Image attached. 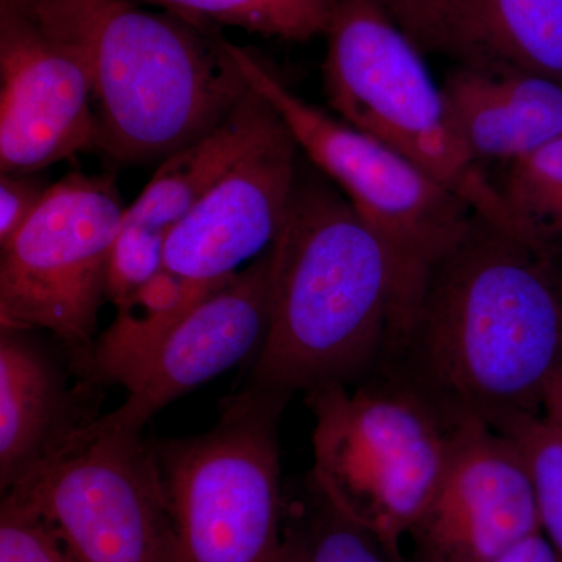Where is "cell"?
<instances>
[{"label": "cell", "mask_w": 562, "mask_h": 562, "mask_svg": "<svg viewBox=\"0 0 562 562\" xmlns=\"http://www.w3.org/2000/svg\"><path fill=\"white\" fill-rule=\"evenodd\" d=\"M562 357V284L552 262L476 216L432 271L382 369L402 376L452 424L508 432L541 417Z\"/></svg>", "instance_id": "6da1fadb"}, {"label": "cell", "mask_w": 562, "mask_h": 562, "mask_svg": "<svg viewBox=\"0 0 562 562\" xmlns=\"http://www.w3.org/2000/svg\"><path fill=\"white\" fill-rule=\"evenodd\" d=\"M271 255L268 335L249 384L306 394L380 371L398 338L390 251L316 169H299Z\"/></svg>", "instance_id": "7a4b0ae2"}, {"label": "cell", "mask_w": 562, "mask_h": 562, "mask_svg": "<svg viewBox=\"0 0 562 562\" xmlns=\"http://www.w3.org/2000/svg\"><path fill=\"white\" fill-rule=\"evenodd\" d=\"M83 55L98 150L122 165L161 161L213 131L249 95L217 31L132 0H31Z\"/></svg>", "instance_id": "3957f363"}, {"label": "cell", "mask_w": 562, "mask_h": 562, "mask_svg": "<svg viewBox=\"0 0 562 562\" xmlns=\"http://www.w3.org/2000/svg\"><path fill=\"white\" fill-rule=\"evenodd\" d=\"M310 480L351 520L403 558L402 546L441 483L458 425L394 372L306 392Z\"/></svg>", "instance_id": "277c9868"}, {"label": "cell", "mask_w": 562, "mask_h": 562, "mask_svg": "<svg viewBox=\"0 0 562 562\" xmlns=\"http://www.w3.org/2000/svg\"><path fill=\"white\" fill-rule=\"evenodd\" d=\"M325 38L322 77L336 117L414 162L476 216L520 238L497 184L454 127L424 52L379 0H336Z\"/></svg>", "instance_id": "5b68a950"}, {"label": "cell", "mask_w": 562, "mask_h": 562, "mask_svg": "<svg viewBox=\"0 0 562 562\" xmlns=\"http://www.w3.org/2000/svg\"><path fill=\"white\" fill-rule=\"evenodd\" d=\"M225 47L310 165L342 192L390 251L401 342L432 271L471 231L475 211L391 147L303 101L257 55L231 41Z\"/></svg>", "instance_id": "8992f818"}, {"label": "cell", "mask_w": 562, "mask_h": 562, "mask_svg": "<svg viewBox=\"0 0 562 562\" xmlns=\"http://www.w3.org/2000/svg\"><path fill=\"white\" fill-rule=\"evenodd\" d=\"M292 395L247 383L209 431L154 442L181 562H280L284 495L279 427Z\"/></svg>", "instance_id": "52a82bcc"}, {"label": "cell", "mask_w": 562, "mask_h": 562, "mask_svg": "<svg viewBox=\"0 0 562 562\" xmlns=\"http://www.w3.org/2000/svg\"><path fill=\"white\" fill-rule=\"evenodd\" d=\"M38 513L77 562H181L154 442L98 424L7 494Z\"/></svg>", "instance_id": "ba28073f"}, {"label": "cell", "mask_w": 562, "mask_h": 562, "mask_svg": "<svg viewBox=\"0 0 562 562\" xmlns=\"http://www.w3.org/2000/svg\"><path fill=\"white\" fill-rule=\"evenodd\" d=\"M116 181L69 172L0 247V327L49 333L90 353L106 301L111 249L125 220Z\"/></svg>", "instance_id": "9c48e42d"}, {"label": "cell", "mask_w": 562, "mask_h": 562, "mask_svg": "<svg viewBox=\"0 0 562 562\" xmlns=\"http://www.w3.org/2000/svg\"><path fill=\"white\" fill-rule=\"evenodd\" d=\"M98 138L83 55L31 0H0V172H43Z\"/></svg>", "instance_id": "30bf717a"}, {"label": "cell", "mask_w": 562, "mask_h": 562, "mask_svg": "<svg viewBox=\"0 0 562 562\" xmlns=\"http://www.w3.org/2000/svg\"><path fill=\"white\" fill-rule=\"evenodd\" d=\"M536 532L538 497L519 441L487 425H461L441 483L409 535L414 562H491Z\"/></svg>", "instance_id": "8fae6325"}, {"label": "cell", "mask_w": 562, "mask_h": 562, "mask_svg": "<svg viewBox=\"0 0 562 562\" xmlns=\"http://www.w3.org/2000/svg\"><path fill=\"white\" fill-rule=\"evenodd\" d=\"M271 249L236 272L183 317L122 376L127 398L102 414L109 430L143 432L169 403L228 369L257 358L271 312Z\"/></svg>", "instance_id": "7c38bea8"}, {"label": "cell", "mask_w": 562, "mask_h": 562, "mask_svg": "<svg viewBox=\"0 0 562 562\" xmlns=\"http://www.w3.org/2000/svg\"><path fill=\"white\" fill-rule=\"evenodd\" d=\"M103 390L49 333L0 327V492L60 457L99 414Z\"/></svg>", "instance_id": "4fadbf2b"}, {"label": "cell", "mask_w": 562, "mask_h": 562, "mask_svg": "<svg viewBox=\"0 0 562 562\" xmlns=\"http://www.w3.org/2000/svg\"><path fill=\"white\" fill-rule=\"evenodd\" d=\"M299 154L284 125L169 228L165 269L190 283H224L271 249L297 181Z\"/></svg>", "instance_id": "5bb4252c"}, {"label": "cell", "mask_w": 562, "mask_h": 562, "mask_svg": "<svg viewBox=\"0 0 562 562\" xmlns=\"http://www.w3.org/2000/svg\"><path fill=\"white\" fill-rule=\"evenodd\" d=\"M441 88L454 127L480 165H509L562 136V81L460 63Z\"/></svg>", "instance_id": "9a60e30c"}, {"label": "cell", "mask_w": 562, "mask_h": 562, "mask_svg": "<svg viewBox=\"0 0 562 562\" xmlns=\"http://www.w3.org/2000/svg\"><path fill=\"white\" fill-rule=\"evenodd\" d=\"M283 127L271 103L251 90L213 131L161 160L138 199L127 206L124 221L169 232Z\"/></svg>", "instance_id": "2e32d148"}, {"label": "cell", "mask_w": 562, "mask_h": 562, "mask_svg": "<svg viewBox=\"0 0 562 562\" xmlns=\"http://www.w3.org/2000/svg\"><path fill=\"white\" fill-rule=\"evenodd\" d=\"M446 54L562 81V0H464Z\"/></svg>", "instance_id": "e0dca14e"}, {"label": "cell", "mask_w": 562, "mask_h": 562, "mask_svg": "<svg viewBox=\"0 0 562 562\" xmlns=\"http://www.w3.org/2000/svg\"><path fill=\"white\" fill-rule=\"evenodd\" d=\"M155 7L205 31L243 29L250 33L305 43L325 36L336 0H132Z\"/></svg>", "instance_id": "ac0fdd59"}, {"label": "cell", "mask_w": 562, "mask_h": 562, "mask_svg": "<svg viewBox=\"0 0 562 562\" xmlns=\"http://www.w3.org/2000/svg\"><path fill=\"white\" fill-rule=\"evenodd\" d=\"M495 184L520 238L547 260L562 257V136L506 165Z\"/></svg>", "instance_id": "d6986e66"}, {"label": "cell", "mask_w": 562, "mask_h": 562, "mask_svg": "<svg viewBox=\"0 0 562 562\" xmlns=\"http://www.w3.org/2000/svg\"><path fill=\"white\" fill-rule=\"evenodd\" d=\"M301 519L290 528L301 542L303 562H405L371 531L351 520L306 476Z\"/></svg>", "instance_id": "ffe728a7"}, {"label": "cell", "mask_w": 562, "mask_h": 562, "mask_svg": "<svg viewBox=\"0 0 562 562\" xmlns=\"http://www.w3.org/2000/svg\"><path fill=\"white\" fill-rule=\"evenodd\" d=\"M505 435L522 447L535 480L541 532L562 562V436L542 417L520 422Z\"/></svg>", "instance_id": "44dd1931"}, {"label": "cell", "mask_w": 562, "mask_h": 562, "mask_svg": "<svg viewBox=\"0 0 562 562\" xmlns=\"http://www.w3.org/2000/svg\"><path fill=\"white\" fill-rule=\"evenodd\" d=\"M166 236L168 231L124 221L106 272V301L116 310L165 268Z\"/></svg>", "instance_id": "7402d4cb"}, {"label": "cell", "mask_w": 562, "mask_h": 562, "mask_svg": "<svg viewBox=\"0 0 562 562\" xmlns=\"http://www.w3.org/2000/svg\"><path fill=\"white\" fill-rule=\"evenodd\" d=\"M0 562H77L57 532L38 513L2 495Z\"/></svg>", "instance_id": "603a6c76"}, {"label": "cell", "mask_w": 562, "mask_h": 562, "mask_svg": "<svg viewBox=\"0 0 562 562\" xmlns=\"http://www.w3.org/2000/svg\"><path fill=\"white\" fill-rule=\"evenodd\" d=\"M422 52L446 54L450 31L464 0H379Z\"/></svg>", "instance_id": "cb8c5ba5"}, {"label": "cell", "mask_w": 562, "mask_h": 562, "mask_svg": "<svg viewBox=\"0 0 562 562\" xmlns=\"http://www.w3.org/2000/svg\"><path fill=\"white\" fill-rule=\"evenodd\" d=\"M50 187L41 172H0V247L27 224Z\"/></svg>", "instance_id": "d4e9b609"}, {"label": "cell", "mask_w": 562, "mask_h": 562, "mask_svg": "<svg viewBox=\"0 0 562 562\" xmlns=\"http://www.w3.org/2000/svg\"><path fill=\"white\" fill-rule=\"evenodd\" d=\"M491 562H561L542 532H536Z\"/></svg>", "instance_id": "484cf974"}, {"label": "cell", "mask_w": 562, "mask_h": 562, "mask_svg": "<svg viewBox=\"0 0 562 562\" xmlns=\"http://www.w3.org/2000/svg\"><path fill=\"white\" fill-rule=\"evenodd\" d=\"M541 417L562 436V357L543 391Z\"/></svg>", "instance_id": "4316f807"}, {"label": "cell", "mask_w": 562, "mask_h": 562, "mask_svg": "<svg viewBox=\"0 0 562 562\" xmlns=\"http://www.w3.org/2000/svg\"><path fill=\"white\" fill-rule=\"evenodd\" d=\"M280 562H303L301 542L290 527L284 528L283 553Z\"/></svg>", "instance_id": "83f0119b"}, {"label": "cell", "mask_w": 562, "mask_h": 562, "mask_svg": "<svg viewBox=\"0 0 562 562\" xmlns=\"http://www.w3.org/2000/svg\"><path fill=\"white\" fill-rule=\"evenodd\" d=\"M549 261L552 262L554 272H557L558 279H560L562 284V257L552 258Z\"/></svg>", "instance_id": "f1b7e54d"}]
</instances>
